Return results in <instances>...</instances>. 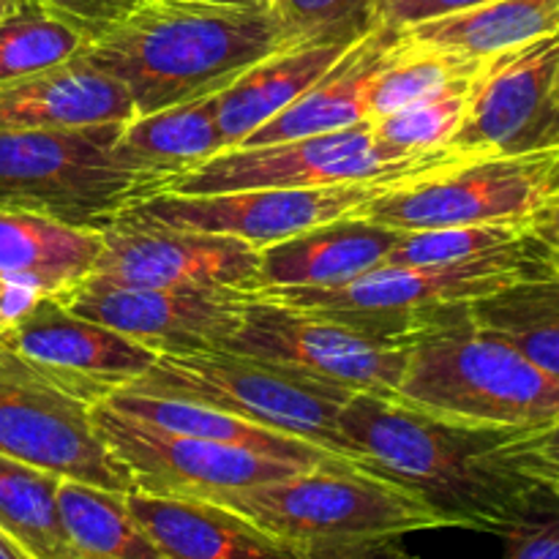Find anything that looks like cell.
Masks as SVG:
<instances>
[{
  "label": "cell",
  "instance_id": "6da1fadb",
  "mask_svg": "<svg viewBox=\"0 0 559 559\" xmlns=\"http://www.w3.org/2000/svg\"><path fill=\"white\" fill-rule=\"evenodd\" d=\"M336 429L353 467L413 491L448 527L502 538L535 491L497 456L513 431L459 424L374 393H353Z\"/></svg>",
  "mask_w": 559,
  "mask_h": 559
},
{
  "label": "cell",
  "instance_id": "7a4b0ae2",
  "mask_svg": "<svg viewBox=\"0 0 559 559\" xmlns=\"http://www.w3.org/2000/svg\"><path fill=\"white\" fill-rule=\"evenodd\" d=\"M276 0H140L82 58L129 91L136 115L200 102L295 41Z\"/></svg>",
  "mask_w": 559,
  "mask_h": 559
},
{
  "label": "cell",
  "instance_id": "3957f363",
  "mask_svg": "<svg viewBox=\"0 0 559 559\" xmlns=\"http://www.w3.org/2000/svg\"><path fill=\"white\" fill-rule=\"evenodd\" d=\"M396 399L459 424L530 431L559 418V380L473 314L415 338Z\"/></svg>",
  "mask_w": 559,
  "mask_h": 559
},
{
  "label": "cell",
  "instance_id": "277c9868",
  "mask_svg": "<svg viewBox=\"0 0 559 559\" xmlns=\"http://www.w3.org/2000/svg\"><path fill=\"white\" fill-rule=\"evenodd\" d=\"M211 502L233 508L304 551L402 540L404 535L448 527L413 491L353 464H320Z\"/></svg>",
  "mask_w": 559,
  "mask_h": 559
},
{
  "label": "cell",
  "instance_id": "5b68a950",
  "mask_svg": "<svg viewBox=\"0 0 559 559\" xmlns=\"http://www.w3.org/2000/svg\"><path fill=\"white\" fill-rule=\"evenodd\" d=\"M126 391L189 399L240 420L295 437L349 462L336 420L353 393L304 371L265 364L249 355L207 349L158 355L156 364Z\"/></svg>",
  "mask_w": 559,
  "mask_h": 559
},
{
  "label": "cell",
  "instance_id": "8992f818",
  "mask_svg": "<svg viewBox=\"0 0 559 559\" xmlns=\"http://www.w3.org/2000/svg\"><path fill=\"white\" fill-rule=\"evenodd\" d=\"M123 123L82 129H0V211H25L107 229L153 186L120 167Z\"/></svg>",
  "mask_w": 559,
  "mask_h": 559
},
{
  "label": "cell",
  "instance_id": "52a82bcc",
  "mask_svg": "<svg viewBox=\"0 0 559 559\" xmlns=\"http://www.w3.org/2000/svg\"><path fill=\"white\" fill-rule=\"evenodd\" d=\"M559 197V145H540L506 156L451 162L391 186L360 207L399 233L462 224L530 222Z\"/></svg>",
  "mask_w": 559,
  "mask_h": 559
},
{
  "label": "cell",
  "instance_id": "ba28073f",
  "mask_svg": "<svg viewBox=\"0 0 559 559\" xmlns=\"http://www.w3.org/2000/svg\"><path fill=\"white\" fill-rule=\"evenodd\" d=\"M451 162L459 158L448 151L404 156L377 140L374 126L358 123L304 140L222 151L191 173L169 180L162 191L224 194L249 189H311L364 180H413Z\"/></svg>",
  "mask_w": 559,
  "mask_h": 559
},
{
  "label": "cell",
  "instance_id": "9c48e42d",
  "mask_svg": "<svg viewBox=\"0 0 559 559\" xmlns=\"http://www.w3.org/2000/svg\"><path fill=\"white\" fill-rule=\"evenodd\" d=\"M0 453L44 473L134 491L131 475L109 453L93 424V407L0 344Z\"/></svg>",
  "mask_w": 559,
  "mask_h": 559
},
{
  "label": "cell",
  "instance_id": "30bf717a",
  "mask_svg": "<svg viewBox=\"0 0 559 559\" xmlns=\"http://www.w3.org/2000/svg\"><path fill=\"white\" fill-rule=\"evenodd\" d=\"M222 349L304 371L349 393L393 399L409 347L249 293L240 328Z\"/></svg>",
  "mask_w": 559,
  "mask_h": 559
},
{
  "label": "cell",
  "instance_id": "8fae6325",
  "mask_svg": "<svg viewBox=\"0 0 559 559\" xmlns=\"http://www.w3.org/2000/svg\"><path fill=\"white\" fill-rule=\"evenodd\" d=\"M93 424L109 453L131 475L134 489L147 495L218 500L311 469V464L254 448L158 431L126 418L104 402L93 407Z\"/></svg>",
  "mask_w": 559,
  "mask_h": 559
},
{
  "label": "cell",
  "instance_id": "7c38bea8",
  "mask_svg": "<svg viewBox=\"0 0 559 559\" xmlns=\"http://www.w3.org/2000/svg\"><path fill=\"white\" fill-rule=\"evenodd\" d=\"M404 180L311 186V189H249L224 194H151L126 211L151 222L197 233L229 235L254 249L287 240L336 218L355 216L374 197Z\"/></svg>",
  "mask_w": 559,
  "mask_h": 559
},
{
  "label": "cell",
  "instance_id": "4fadbf2b",
  "mask_svg": "<svg viewBox=\"0 0 559 559\" xmlns=\"http://www.w3.org/2000/svg\"><path fill=\"white\" fill-rule=\"evenodd\" d=\"M55 298L74 314L123 333L151 353L189 355L227 344L243 320L249 293L131 287L91 273Z\"/></svg>",
  "mask_w": 559,
  "mask_h": 559
},
{
  "label": "cell",
  "instance_id": "5bb4252c",
  "mask_svg": "<svg viewBox=\"0 0 559 559\" xmlns=\"http://www.w3.org/2000/svg\"><path fill=\"white\" fill-rule=\"evenodd\" d=\"M0 344L91 407L134 385L158 355L41 295L0 322Z\"/></svg>",
  "mask_w": 559,
  "mask_h": 559
},
{
  "label": "cell",
  "instance_id": "9a60e30c",
  "mask_svg": "<svg viewBox=\"0 0 559 559\" xmlns=\"http://www.w3.org/2000/svg\"><path fill=\"white\" fill-rule=\"evenodd\" d=\"M257 271L260 249L246 240L169 227L123 211L104 229L93 276L131 287L251 293Z\"/></svg>",
  "mask_w": 559,
  "mask_h": 559
},
{
  "label": "cell",
  "instance_id": "2e32d148",
  "mask_svg": "<svg viewBox=\"0 0 559 559\" xmlns=\"http://www.w3.org/2000/svg\"><path fill=\"white\" fill-rule=\"evenodd\" d=\"M557 76L559 33L484 58L445 151L469 162L546 145Z\"/></svg>",
  "mask_w": 559,
  "mask_h": 559
},
{
  "label": "cell",
  "instance_id": "e0dca14e",
  "mask_svg": "<svg viewBox=\"0 0 559 559\" xmlns=\"http://www.w3.org/2000/svg\"><path fill=\"white\" fill-rule=\"evenodd\" d=\"M371 25L295 38L267 58L257 60L233 85L218 91L213 98L224 151L238 147L246 136L289 107L300 93L309 91Z\"/></svg>",
  "mask_w": 559,
  "mask_h": 559
},
{
  "label": "cell",
  "instance_id": "ac0fdd59",
  "mask_svg": "<svg viewBox=\"0 0 559 559\" xmlns=\"http://www.w3.org/2000/svg\"><path fill=\"white\" fill-rule=\"evenodd\" d=\"M126 506L164 559H306L304 549L218 502L134 489Z\"/></svg>",
  "mask_w": 559,
  "mask_h": 559
},
{
  "label": "cell",
  "instance_id": "d6986e66",
  "mask_svg": "<svg viewBox=\"0 0 559 559\" xmlns=\"http://www.w3.org/2000/svg\"><path fill=\"white\" fill-rule=\"evenodd\" d=\"M134 118L129 91L82 55L38 74L0 82V129H82Z\"/></svg>",
  "mask_w": 559,
  "mask_h": 559
},
{
  "label": "cell",
  "instance_id": "ffe728a7",
  "mask_svg": "<svg viewBox=\"0 0 559 559\" xmlns=\"http://www.w3.org/2000/svg\"><path fill=\"white\" fill-rule=\"evenodd\" d=\"M402 233L366 216H344L306 229L260 251L257 289L338 287L374 271L399 243Z\"/></svg>",
  "mask_w": 559,
  "mask_h": 559
},
{
  "label": "cell",
  "instance_id": "44dd1931",
  "mask_svg": "<svg viewBox=\"0 0 559 559\" xmlns=\"http://www.w3.org/2000/svg\"><path fill=\"white\" fill-rule=\"evenodd\" d=\"M393 41H396V27L374 20V25L338 58V63L325 76H320L289 107L262 123L254 134L246 136L238 147L304 140V136L369 123L371 80L385 63Z\"/></svg>",
  "mask_w": 559,
  "mask_h": 559
},
{
  "label": "cell",
  "instance_id": "7402d4cb",
  "mask_svg": "<svg viewBox=\"0 0 559 559\" xmlns=\"http://www.w3.org/2000/svg\"><path fill=\"white\" fill-rule=\"evenodd\" d=\"M102 249V229L74 227L41 213L0 211V287L60 295L91 276Z\"/></svg>",
  "mask_w": 559,
  "mask_h": 559
},
{
  "label": "cell",
  "instance_id": "603a6c76",
  "mask_svg": "<svg viewBox=\"0 0 559 559\" xmlns=\"http://www.w3.org/2000/svg\"><path fill=\"white\" fill-rule=\"evenodd\" d=\"M213 96L151 115H136L134 120L123 123L115 140V158L120 167L140 175L153 186V194H158L169 180L191 173L222 153L224 145Z\"/></svg>",
  "mask_w": 559,
  "mask_h": 559
},
{
  "label": "cell",
  "instance_id": "cb8c5ba5",
  "mask_svg": "<svg viewBox=\"0 0 559 559\" xmlns=\"http://www.w3.org/2000/svg\"><path fill=\"white\" fill-rule=\"evenodd\" d=\"M396 31L426 47L451 49L467 58H491L559 33V0H486Z\"/></svg>",
  "mask_w": 559,
  "mask_h": 559
},
{
  "label": "cell",
  "instance_id": "d4e9b609",
  "mask_svg": "<svg viewBox=\"0 0 559 559\" xmlns=\"http://www.w3.org/2000/svg\"><path fill=\"white\" fill-rule=\"evenodd\" d=\"M104 404H109V407L118 409L126 418L136 420V424L153 426V429L169 431V435L233 442V445L254 448V451L273 453V456L311 464V467H317V464H347L342 459L331 456V453L320 451V448L309 445V442L278 435V431L271 429H262V426L235 418V415L222 413V409L205 407V404L189 402V399L156 396V393L140 391H118Z\"/></svg>",
  "mask_w": 559,
  "mask_h": 559
},
{
  "label": "cell",
  "instance_id": "484cf974",
  "mask_svg": "<svg viewBox=\"0 0 559 559\" xmlns=\"http://www.w3.org/2000/svg\"><path fill=\"white\" fill-rule=\"evenodd\" d=\"M58 513L80 559H164L131 516L123 491L60 478Z\"/></svg>",
  "mask_w": 559,
  "mask_h": 559
},
{
  "label": "cell",
  "instance_id": "4316f807",
  "mask_svg": "<svg viewBox=\"0 0 559 559\" xmlns=\"http://www.w3.org/2000/svg\"><path fill=\"white\" fill-rule=\"evenodd\" d=\"M475 325L511 342L559 380V276L530 278L469 304Z\"/></svg>",
  "mask_w": 559,
  "mask_h": 559
},
{
  "label": "cell",
  "instance_id": "83f0119b",
  "mask_svg": "<svg viewBox=\"0 0 559 559\" xmlns=\"http://www.w3.org/2000/svg\"><path fill=\"white\" fill-rule=\"evenodd\" d=\"M60 475L0 453V533L31 559H80L58 513Z\"/></svg>",
  "mask_w": 559,
  "mask_h": 559
},
{
  "label": "cell",
  "instance_id": "f1b7e54d",
  "mask_svg": "<svg viewBox=\"0 0 559 559\" xmlns=\"http://www.w3.org/2000/svg\"><path fill=\"white\" fill-rule=\"evenodd\" d=\"M484 58L451 52V49L426 47L404 38L396 31V41L369 87V123L388 118L409 104L429 98L451 85L473 82Z\"/></svg>",
  "mask_w": 559,
  "mask_h": 559
},
{
  "label": "cell",
  "instance_id": "f546056e",
  "mask_svg": "<svg viewBox=\"0 0 559 559\" xmlns=\"http://www.w3.org/2000/svg\"><path fill=\"white\" fill-rule=\"evenodd\" d=\"M91 44L82 27L55 14L44 0H25L0 22V82L22 80L69 63Z\"/></svg>",
  "mask_w": 559,
  "mask_h": 559
},
{
  "label": "cell",
  "instance_id": "4dcf8cb0",
  "mask_svg": "<svg viewBox=\"0 0 559 559\" xmlns=\"http://www.w3.org/2000/svg\"><path fill=\"white\" fill-rule=\"evenodd\" d=\"M469 85H451L429 98L409 104L388 118L374 120V134L382 145L404 156H429V153L445 151L451 136L462 126L464 109H467Z\"/></svg>",
  "mask_w": 559,
  "mask_h": 559
},
{
  "label": "cell",
  "instance_id": "1f68e13d",
  "mask_svg": "<svg viewBox=\"0 0 559 559\" xmlns=\"http://www.w3.org/2000/svg\"><path fill=\"white\" fill-rule=\"evenodd\" d=\"M533 233L530 222L462 224V227H437L402 233L399 243L388 254L391 265H445L486 257L516 243Z\"/></svg>",
  "mask_w": 559,
  "mask_h": 559
},
{
  "label": "cell",
  "instance_id": "d6a6232c",
  "mask_svg": "<svg viewBox=\"0 0 559 559\" xmlns=\"http://www.w3.org/2000/svg\"><path fill=\"white\" fill-rule=\"evenodd\" d=\"M502 540V559H559V491L535 484L527 508Z\"/></svg>",
  "mask_w": 559,
  "mask_h": 559
},
{
  "label": "cell",
  "instance_id": "836d02e7",
  "mask_svg": "<svg viewBox=\"0 0 559 559\" xmlns=\"http://www.w3.org/2000/svg\"><path fill=\"white\" fill-rule=\"evenodd\" d=\"M276 9L295 36H317L374 22V0H276Z\"/></svg>",
  "mask_w": 559,
  "mask_h": 559
},
{
  "label": "cell",
  "instance_id": "e575fe53",
  "mask_svg": "<svg viewBox=\"0 0 559 559\" xmlns=\"http://www.w3.org/2000/svg\"><path fill=\"white\" fill-rule=\"evenodd\" d=\"M44 3L93 38L104 27L123 20L140 0H44Z\"/></svg>",
  "mask_w": 559,
  "mask_h": 559
},
{
  "label": "cell",
  "instance_id": "d590c367",
  "mask_svg": "<svg viewBox=\"0 0 559 559\" xmlns=\"http://www.w3.org/2000/svg\"><path fill=\"white\" fill-rule=\"evenodd\" d=\"M478 3H486V0H396V3L385 5L374 20L385 22L391 27H404L431 20V16L453 14V11L469 9V5Z\"/></svg>",
  "mask_w": 559,
  "mask_h": 559
},
{
  "label": "cell",
  "instance_id": "8d00e7d4",
  "mask_svg": "<svg viewBox=\"0 0 559 559\" xmlns=\"http://www.w3.org/2000/svg\"><path fill=\"white\" fill-rule=\"evenodd\" d=\"M306 559H424L413 557L399 540H374V544L333 546V549L306 551Z\"/></svg>",
  "mask_w": 559,
  "mask_h": 559
},
{
  "label": "cell",
  "instance_id": "74e56055",
  "mask_svg": "<svg viewBox=\"0 0 559 559\" xmlns=\"http://www.w3.org/2000/svg\"><path fill=\"white\" fill-rule=\"evenodd\" d=\"M530 224H533L535 235H538L546 243V249H549L551 267H555V273L559 276V197L551 200L544 211L535 213V216L530 218Z\"/></svg>",
  "mask_w": 559,
  "mask_h": 559
},
{
  "label": "cell",
  "instance_id": "f35d334b",
  "mask_svg": "<svg viewBox=\"0 0 559 559\" xmlns=\"http://www.w3.org/2000/svg\"><path fill=\"white\" fill-rule=\"evenodd\" d=\"M546 145H559V76L555 87V102H551V120L549 131H546Z\"/></svg>",
  "mask_w": 559,
  "mask_h": 559
},
{
  "label": "cell",
  "instance_id": "ab89813d",
  "mask_svg": "<svg viewBox=\"0 0 559 559\" xmlns=\"http://www.w3.org/2000/svg\"><path fill=\"white\" fill-rule=\"evenodd\" d=\"M0 559H31L11 538L0 533Z\"/></svg>",
  "mask_w": 559,
  "mask_h": 559
},
{
  "label": "cell",
  "instance_id": "60d3db41",
  "mask_svg": "<svg viewBox=\"0 0 559 559\" xmlns=\"http://www.w3.org/2000/svg\"><path fill=\"white\" fill-rule=\"evenodd\" d=\"M22 3H25V0H0V22H3L9 14H14Z\"/></svg>",
  "mask_w": 559,
  "mask_h": 559
},
{
  "label": "cell",
  "instance_id": "b9f144b4",
  "mask_svg": "<svg viewBox=\"0 0 559 559\" xmlns=\"http://www.w3.org/2000/svg\"><path fill=\"white\" fill-rule=\"evenodd\" d=\"M391 3H396V0H374V16L380 14V11L385 9V5H391Z\"/></svg>",
  "mask_w": 559,
  "mask_h": 559
}]
</instances>
